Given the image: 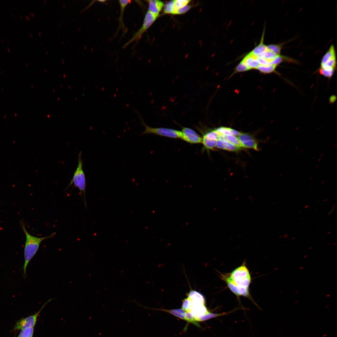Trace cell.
<instances>
[{
	"label": "cell",
	"instance_id": "1",
	"mask_svg": "<svg viewBox=\"0 0 337 337\" xmlns=\"http://www.w3.org/2000/svg\"><path fill=\"white\" fill-rule=\"evenodd\" d=\"M222 277L230 290L236 295L250 298L248 288L251 277L244 265L237 268L230 273L222 275Z\"/></svg>",
	"mask_w": 337,
	"mask_h": 337
},
{
	"label": "cell",
	"instance_id": "2",
	"mask_svg": "<svg viewBox=\"0 0 337 337\" xmlns=\"http://www.w3.org/2000/svg\"><path fill=\"white\" fill-rule=\"evenodd\" d=\"M22 227L26 236L24 249V263L23 266L24 273L26 275L27 265L38 251L41 243L45 240L54 237L56 233L53 232L49 236L44 237H38L29 234L24 225Z\"/></svg>",
	"mask_w": 337,
	"mask_h": 337
},
{
	"label": "cell",
	"instance_id": "3",
	"mask_svg": "<svg viewBox=\"0 0 337 337\" xmlns=\"http://www.w3.org/2000/svg\"><path fill=\"white\" fill-rule=\"evenodd\" d=\"M81 152L79 154L78 158V166L75 170L71 180L70 181L67 188L72 184L78 188L81 195L83 197L85 204L86 206L85 193L86 189V179L85 175L83 169V162L81 159Z\"/></svg>",
	"mask_w": 337,
	"mask_h": 337
},
{
	"label": "cell",
	"instance_id": "4",
	"mask_svg": "<svg viewBox=\"0 0 337 337\" xmlns=\"http://www.w3.org/2000/svg\"><path fill=\"white\" fill-rule=\"evenodd\" d=\"M138 113L142 125L145 128L144 131L141 135L147 134H153L160 136L174 139H180L181 132V131L175 129L162 128H152L147 125L144 123L141 116L138 111H136Z\"/></svg>",
	"mask_w": 337,
	"mask_h": 337
},
{
	"label": "cell",
	"instance_id": "5",
	"mask_svg": "<svg viewBox=\"0 0 337 337\" xmlns=\"http://www.w3.org/2000/svg\"><path fill=\"white\" fill-rule=\"evenodd\" d=\"M158 17V16L148 11L145 15L142 26L133 34L132 38L123 46V48H125L132 43L138 42L143 34L152 26Z\"/></svg>",
	"mask_w": 337,
	"mask_h": 337
},
{
	"label": "cell",
	"instance_id": "6",
	"mask_svg": "<svg viewBox=\"0 0 337 337\" xmlns=\"http://www.w3.org/2000/svg\"><path fill=\"white\" fill-rule=\"evenodd\" d=\"M52 300V299H50L45 302L39 311L35 314L18 321L15 325V329L22 330L28 328H34L39 315L46 305Z\"/></svg>",
	"mask_w": 337,
	"mask_h": 337
},
{
	"label": "cell",
	"instance_id": "7",
	"mask_svg": "<svg viewBox=\"0 0 337 337\" xmlns=\"http://www.w3.org/2000/svg\"><path fill=\"white\" fill-rule=\"evenodd\" d=\"M181 127L180 139L192 144L202 143V137L195 131L188 128Z\"/></svg>",
	"mask_w": 337,
	"mask_h": 337
},
{
	"label": "cell",
	"instance_id": "8",
	"mask_svg": "<svg viewBox=\"0 0 337 337\" xmlns=\"http://www.w3.org/2000/svg\"><path fill=\"white\" fill-rule=\"evenodd\" d=\"M238 138L242 147L258 150L257 142L252 135L247 133H241L238 136Z\"/></svg>",
	"mask_w": 337,
	"mask_h": 337
},
{
	"label": "cell",
	"instance_id": "9",
	"mask_svg": "<svg viewBox=\"0 0 337 337\" xmlns=\"http://www.w3.org/2000/svg\"><path fill=\"white\" fill-rule=\"evenodd\" d=\"M131 1L129 0H119V3L120 6V16L119 18V24L118 28L116 33L122 29L123 30V35H124L127 32V30L125 27L123 20V15L126 6L130 3Z\"/></svg>",
	"mask_w": 337,
	"mask_h": 337
},
{
	"label": "cell",
	"instance_id": "10",
	"mask_svg": "<svg viewBox=\"0 0 337 337\" xmlns=\"http://www.w3.org/2000/svg\"><path fill=\"white\" fill-rule=\"evenodd\" d=\"M146 1L148 4V11L159 16V12L164 6V3L158 0H149Z\"/></svg>",
	"mask_w": 337,
	"mask_h": 337
},
{
	"label": "cell",
	"instance_id": "11",
	"mask_svg": "<svg viewBox=\"0 0 337 337\" xmlns=\"http://www.w3.org/2000/svg\"><path fill=\"white\" fill-rule=\"evenodd\" d=\"M257 56L253 55L251 52L244 57L242 61L251 69H257L260 65L257 60Z\"/></svg>",
	"mask_w": 337,
	"mask_h": 337
},
{
	"label": "cell",
	"instance_id": "12",
	"mask_svg": "<svg viewBox=\"0 0 337 337\" xmlns=\"http://www.w3.org/2000/svg\"><path fill=\"white\" fill-rule=\"evenodd\" d=\"M265 32V28H264L260 43L250 52L252 54L257 56H259L267 50L266 46L264 43Z\"/></svg>",
	"mask_w": 337,
	"mask_h": 337
},
{
	"label": "cell",
	"instance_id": "13",
	"mask_svg": "<svg viewBox=\"0 0 337 337\" xmlns=\"http://www.w3.org/2000/svg\"><path fill=\"white\" fill-rule=\"evenodd\" d=\"M215 130L220 136L232 135L237 136L241 134V133L236 130L226 127H221Z\"/></svg>",
	"mask_w": 337,
	"mask_h": 337
},
{
	"label": "cell",
	"instance_id": "14",
	"mask_svg": "<svg viewBox=\"0 0 337 337\" xmlns=\"http://www.w3.org/2000/svg\"><path fill=\"white\" fill-rule=\"evenodd\" d=\"M220 138L225 139L237 147L241 148L242 147L239 139L236 136L232 135H220Z\"/></svg>",
	"mask_w": 337,
	"mask_h": 337
},
{
	"label": "cell",
	"instance_id": "15",
	"mask_svg": "<svg viewBox=\"0 0 337 337\" xmlns=\"http://www.w3.org/2000/svg\"><path fill=\"white\" fill-rule=\"evenodd\" d=\"M202 144L204 149L208 150H213L216 147L217 141L208 139L205 136L202 137Z\"/></svg>",
	"mask_w": 337,
	"mask_h": 337
},
{
	"label": "cell",
	"instance_id": "16",
	"mask_svg": "<svg viewBox=\"0 0 337 337\" xmlns=\"http://www.w3.org/2000/svg\"><path fill=\"white\" fill-rule=\"evenodd\" d=\"M168 313L175 316L185 320V315L186 312L182 309L173 310L158 309Z\"/></svg>",
	"mask_w": 337,
	"mask_h": 337
},
{
	"label": "cell",
	"instance_id": "17",
	"mask_svg": "<svg viewBox=\"0 0 337 337\" xmlns=\"http://www.w3.org/2000/svg\"><path fill=\"white\" fill-rule=\"evenodd\" d=\"M334 58H336L335 49L334 46L332 45L323 57L321 64L325 63L329 60Z\"/></svg>",
	"mask_w": 337,
	"mask_h": 337
},
{
	"label": "cell",
	"instance_id": "18",
	"mask_svg": "<svg viewBox=\"0 0 337 337\" xmlns=\"http://www.w3.org/2000/svg\"><path fill=\"white\" fill-rule=\"evenodd\" d=\"M232 311L230 312L221 314H216L209 312L197 318L196 319L198 322L204 321L217 317L227 315L232 312Z\"/></svg>",
	"mask_w": 337,
	"mask_h": 337
},
{
	"label": "cell",
	"instance_id": "19",
	"mask_svg": "<svg viewBox=\"0 0 337 337\" xmlns=\"http://www.w3.org/2000/svg\"><path fill=\"white\" fill-rule=\"evenodd\" d=\"M175 0H171L167 3L163 7V14H173L174 11Z\"/></svg>",
	"mask_w": 337,
	"mask_h": 337
},
{
	"label": "cell",
	"instance_id": "20",
	"mask_svg": "<svg viewBox=\"0 0 337 337\" xmlns=\"http://www.w3.org/2000/svg\"><path fill=\"white\" fill-rule=\"evenodd\" d=\"M277 66L271 64L267 66L260 65L257 68L260 72L268 74L274 71Z\"/></svg>",
	"mask_w": 337,
	"mask_h": 337
},
{
	"label": "cell",
	"instance_id": "21",
	"mask_svg": "<svg viewBox=\"0 0 337 337\" xmlns=\"http://www.w3.org/2000/svg\"><path fill=\"white\" fill-rule=\"evenodd\" d=\"M220 139L223 143V150L237 152L240 150L242 149L232 144L225 139Z\"/></svg>",
	"mask_w": 337,
	"mask_h": 337
},
{
	"label": "cell",
	"instance_id": "22",
	"mask_svg": "<svg viewBox=\"0 0 337 337\" xmlns=\"http://www.w3.org/2000/svg\"><path fill=\"white\" fill-rule=\"evenodd\" d=\"M277 55L273 52L268 50L258 56L263 58L269 61L271 63Z\"/></svg>",
	"mask_w": 337,
	"mask_h": 337
},
{
	"label": "cell",
	"instance_id": "23",
	"mask_svg": "<svg viewBox=\"0 0 337 337\" xmlns=\"http://www.w3.org/2000/svg\"><path fill=\"white\" fill-rule=\"evenodd\" d=\"M191 1L188 0H175L174 3V11L173 15H175L176 12L179 9L183 7Z\"/></svg>",
	"mask_w": 337,
	"mask_h": 337
},
{
	"label": "cell",
	"instance_id": "24",
	"mask_svg": "<svg viewBox=\"0 0 337 337\" xmlns=\"http://www.w3.org/2000/svg\"><path fill=\"white\" fill-rule=\"evenodd\" d=\"M292 60L290 58L280 55H277L275 59L271 62V64L277 66L283 62L285 61H292Z\"/></svg>",
	"mask_w": 337,
	"mask_h": 337
},
{
	"label": "cell",
	"instance_id": "25",
	"mask_svg": "<svg viewBox=\"0 0 337 337\" xmlns=\"http://www.w3.org/2000/svg\"><path fill=\"white\" fill-rule=\"evenodd\" d=\"M282 44H270L266 46L268 50L273 52L277 55H280L282 48Z\"/></svg>",
	"mask_w": 337,
	"mask_h": 337
},
{
	"label": "cell",
	"instance_id": "26",
	"mask_svg": "<svg viewBox=\"0 0 337 337\" xmlns=\"http://www.w3.org/2000/svg\"><path fill=\"white\" fill-rule=\"evenodd\" d=\"M203 136L208 139L217 141L220 138V135L215 130H212L204 134Z\"/></svg>",
	"mask_w": 337,
	"mask_h": 337
},
{
	"label": "cell",
	"instance_id": "27",
	"mask_svg": "<svg viewBox=\"0 0 337 337\" xmlns=\"http://www.w3.org/2000/svg\"><path fill=\"white\" fill-rule=\"evenodd\" d=\"M185 317V320L188 322L192 323L198 327H200L196 318L192 315L190 312H186Z\"/></svg>",
	"mask_w": 337,
	"mask_h": 337
},
{
	"label": "cell",
	"instance_id": "28",
	"mask_svg": "<svg viewBox=\"0 0 337 337\" xmlns=\"http://www.w3.org/2000/svg\"><path fill=\"white\" fill-rule=\"evenodd\" d=\"M33 328H28L22 330L18 337H32Z\"/></svg>",
	"mask_w": 337,
	"mask_h": 337
},
{
	"label": "cell",
	"instance_id": "29",
	"mask_svg": "<svg viewBox=\"0 0 337 337\" xmlns=\"http://www.w3.org/2000/svg\"><path fill=\"white\" fill-rule=\"evenodd\" d=\"M250 69L246 64L242 60L237 66L235 68V72H241L247 71Z\"/></svg>",
	"mask_w": 337,
	"mask_h": 337
},
{
	"label": "cell",
	"instance_id": "30",
	"mask_svg": "<svg viewBox=\"0 0 337 337\" xmlns=\"http://www.w3.org/2000/svg\"><path fill=\"white\" fill-rule=\"evenodd\" d=\"M334 71V70H325L321 68H320L319 70L320 73L321 74L328 78H331L332 76Z\"/></svg>",
	"mask_w": 337,
	"mask_h": 337
},
{
	"label": "cell",
	"instance_id": "31",
	"mask_svg": "<svg viewBox=\"0 0 337 337\" xmlns=\"http://www.w3.org/2000/svg\"><path fill=\"white\" fill-rule=\"evenodd\" d=\"M193 5L188 4L183 7L178 9L176 12L175 15H181L185 13L188 11L193 7Z\"/></svg>",
	"mask_w": 337,
	"mask_h": 337
},
{
	"label": "cell",
	"instance_id": "32",
	"mask_svg": "<svg viewBox=\"0 0 337 337\" xmlns=\"http://www.w3.org/2000/svg\"><path fill=\"white\" fill-rule=\"evenodd\" d=\"M257 60L260 65L267 66L271 64L269 61L263 58L257 56Z\"/></svg>",
	"mask_w": 337,
	"mask_h": 337
},
{
	"label": "cell",
	"instance_id": "33",
	"mask_svg": "<svg viewBox=\"0 0 337 337\" xmlns=\"http://www.w3.org/2000/svg\"><path fill=\"white\" fill-rule=\"evenodd\" d=\"M336 100V97L334 95H332L330 98V103H334Z\"/></svg>",
	"mask_w": 337,
	"mask_h": 337
}]
</instances>
